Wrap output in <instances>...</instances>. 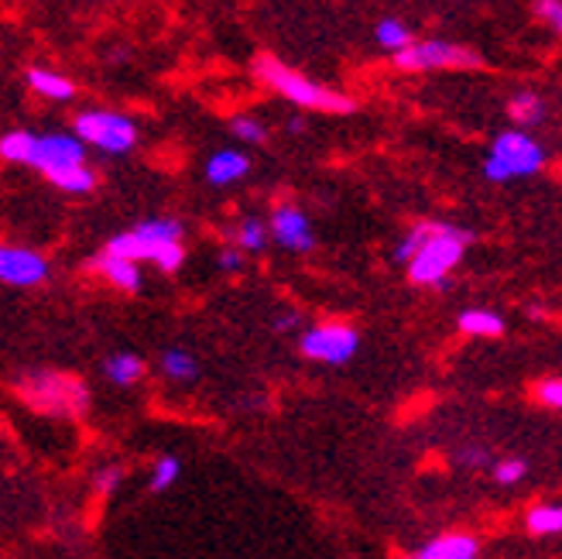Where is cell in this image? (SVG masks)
Segmentation results:
<instances>
[{"label":"cell","mask_w":562,"mask_h":559,"mask_svg":"<svg viewBox=\"0 0 562 559\" xmlns=\"http://www.w3.org/2000/svg\"><path fill=\"white\" fill-rule=\"evenodd\" d=\"M72 134L103 155H127L137 145V124L117 110H82L72 118Z\"/></svg>","instance_id":"6"},{"label":"cell","mask_w":562,"mask_h":559,"mask_svg":"<svg viewBox=\"0 0 562 559\" xmlns=\"http://www.w3.org/2000/svg\"><path fill=\"white\" fill-rule=\"evenodd\" d=\"M402 72H436V69H481L484 59L481 52H473L460 42H446V38H422L408 45L405 52L391 55Z\"/></svg>","instance_id":"7"},{"label":"cell","mask_w":562,"mask_h":559,"mask_svg":"<svg viewBox=\"0 0 562 559\" xmlns=\"http://www.w3.org/2000/svg\"><path fill=\"white\" fill-rule=\"evenodd\" d=\"M268 227H271V241L292 250V255H308L316 247V234L308 227V216L295 203H278L268 216Z\"/></svg>","instance_id":"11"},{"label":"cell","mask_w":562,"mask_h":559,"mask_svg":"<svg viewBox=\"0 0 562 559\" xmlns=\"http://www.w3.org/2000/svg\"><path fill=\"white\" fill-rule=\"evenodd\" d=\"M18 399L45 415H82L90 405V391L79 378L59 371H32L14 381Z\"/></svg>","instance_id":"3"},{"label":"cell","mask_w":562,"mask_h":559,"mask_svg":"<svg viewBox=\"0 0 562 559\" xmlns=\"http://www.w3.org/2000/svg\"><path fill=\"white\" fill-rule=\"evenodd\" d=\"M52 275V265L45 255L32 247H11L4 244L0 247V282L14 286V289H35L45 286Z\"/></svg>","instance_id":"10"},{"label":"cell","mask_w":562,"mask_h":559,"mask_svg":"<svg viewBox=\"0 0 562 559\" xmlns=\"http://www.w3.org/2000/svg\"><path fill=\"white\" fill-rule=\"evenodd\" d=\"M473 244V234L463 227H449V223H432V234L426 241V247L418 250V258L408 265V282L412 286H442L446 275L453 271L467 247Z\"/></svg>","instance_id":"5"},{"label":"cell","mask_w":562,"mask_h":559,"mask_svg":"<svg viewBox=\"0 0 562 559\" xmlns=\"http://www.w3.org/2000/svg\"><path fill=\"white\" fill-rule=\"evenodd\" d=\"M531 11H536V18L546 27H552L555 35H562V0H536V4H531Z\"/></svg>","instance_id":"31"},{"label":"cell","mask_w":562,"mask_h":559,"mask_svg":"<svg viewBox=\"0 0 562 559\" xmlns=\"http://www.w3.org/2000/svg\"><path fill=\"white\" fill-rule=\"evenodd\" d=\"M216 268H220L223 275H240V271H244V250H237V247H223L220 255H216Z\"/></svg>","instance_id":"33"},{"label":"cell","mask_w":562,"mask_h":559,"mask_svg":"<svg viewBox=\"0 0 562 559\" xmlns=\"http://www.w3.org/2000/svg\"><path fill=\"white\" fill-rule=\"evenodd\" d=\"M546 148L531 137L528 131H501L484 158V179L487 182H515V179H528L539 176L546 169Z\"/></svg>","instance_id":"4"},{"label":"cell","mask_w":562,"mask_h":559,"mask_svg":"<svg viewBox=\"0 0 562 559\" xmlns=\"http://www.w3.org/2000/svg\"><path fill=\"white\" fill-rule=\"evenodd\" d=\"M48 182L55 189L69 192V195H87V192L97 189V172L90 169V165H79V169H66L59 176H48Z\"/></svg>","instance_id":"24"},{"label":"cell","mask_w":562,"mask_h":559,"mask_svg":"<svg viewBox=\"0 0 562 559\" xmlns=\"http://www.w3.org/2000/svg\"><path fill=\"white\" fill-rule=\"evenodd\" d=\"M24 82H27V90L38 93L42 100H55V103H66L76 97V82L63 72H55V69H45V66H32V69H24Z\"/></svg>","instance_id":"14"},{"label":"cell","mask_w":562,"mask_h":559,"mask_svg":"<svg viewBox=\"0 0 562 559\" xmlns=\"http://www.w3.org/2000/svg\"><path fill=\"white\" fill-rule=\"evenodd\" d=\"M79 165H87V145H82L72 131L69 134L66 131L38 134V148H35L32 169H38L48 179V176H59L66 169H79Z\"/></svg>","instance_id":"9"},{"label":"cell","mask_w":562,"mask_h":559,"mask_svg":"<svg viewBox=\"0 0 562 559\" xmlns=\"http://www.w3.org/2000/svg\"><path fill=\"white\" fill-rule=\"evenodd\" d=\"M453 463L457 467H463V470H494V454L487 450V446H481V443H470V446H460V450L453 454Z\"/></svg>","instance_id":"28"},{"label":"cell","mask_w":562,"mask_h":559,"mask_svg":"<svg viewBox=\"0 0 562 559\" xmlns=\"http://www.w3.org/2000/svg\"><path fill=\"white\" fill-rule=\"evenodd\" d=\"M395 559H415V556H395Z\"/></svg>","instance_id":"36"},{"label":"cell","mask_w":562,"mask_h":559,"mask_svg":"<svg viewBox=\"0 0 562 559\" xmlns=\"http://www.w3.org/2000/svg\"><path fill=\"white\" fill-rule=\"evenodd\" d=\"M536 399H539L542 405H549V409H559V412H562V378H546V381H539Z\"/></svg>","instance_id":"32"},{"label":"cell","mask_w":562,"mask_h":559,"mask_svg":"<svg viewBox=\"0 0 562 559\" xmlns=\"http://www.w3.org/2000/svg\"><path fill=\"white\" fill-rule=\"evenodd\" d=\"M285 127H289V134H302L305 131V118H289Z\"/></svg>","instance_id":"35"},{"label":"cell","mask_w":562,"mask_h":559,"mask_svg":"<svg viewBox=\"0 0 562 559\" xmlns=\"http://www.w3.org/2000/svg\"><path fill=\"white\" fill-rule=\"evenodd\" d=\"M247 172H250V158L240 148H220L206 158L203 179L216 189H227V186L247 179Z\"/></svg>","instance_id":"12"},{"label":"cell","mask_w":562,"mask_h":559,"mask_svg":"<svg viewBox=\"0 0 562 559\" xmlns=\"http://www.w3.org/2000/svg\"><path fill=\"white\" fill-rule=\"evenodd\" d=\"M127 478V470L121 467V463H106V467H100L97 473H93V491H97V497H110L117 488H121V481Z\"/></svg>","instance_id":"30"},{"label":"cell","mask_w":562,"mask_h":559,"mask_svg":"<svg viewBox=\"0 0 562 559\" xmlns=\"http://www.w3.org/2000/svg\"><path fill=\"white\" fill-rule=\"evenodd\" d=\"M299 347H302V357L340 368L347 360H353V354L360 350V333L347 323H319L302 333Z\"/></svg>","instance_id":"8"},{"label":"cell","mask_w":562,"mask_h":559,"mask_svg":"<svg viewBox=\"0 0 562 559\" xmlns=\"http://www.w3.org/2000/svg\"><path fill=\"white\" fill-rule=\"evenodd\" d=\"M374 42H378L384 52H391V55H398V52H405L408 45H415V38H412V32H408V24L398 21V18H381V21L374 24Z\"/></svg>","instance_id":"23"},{"label":"cell","mask_w":562,"mask_h":559,"mask_svg":"<svg viewBox=\"0 0 562 559\" xmlns=\"http://www.w3.org/2000/svg\"><path fill=\"white\" fill-rule=\"evenodd\" d=\"M508 118L515 121L518 131H528V127H536L546 121V100L539 93H531V90H521L508 100Z\"/></svg>","instance_id":"18"},{"label":"cell","mask_w":562,"mask_h":559,"mask_svg":"<svg viewBox=\"0 0 562 559\" xmlns=\"http://www.w3.org/2000/svg\"><path fill=\"white\" fill-rule=\"evenodd\" d=\"M158 368H161V374H165L168 381H176V384H189V381L200 378V365H195V357H192L189 350H182V347H168V350H161Z\"/></svg>","instance_id":"19"},{"label":"cell","mask_w":562,"mask_h":559,"mask_svg":"<svg viewBox=\"0 0 562 559\" xmlns=\"http://www.w3.org/2000/svg\"><path fill=\"white\" fill-rule=\"evenodd\" d=\"M255 76L268 90H274L278 97H285L289 103H295L302 110H319V114H353L357 110V103L347 93H336V90L323 87V82L308 79L305 72L274 59V55H258Z\"/></svg>","instance_id":"2"},{"label":"cell","mask_w":562,"mask_h":559,"mask_svg":"<svg viewBox=\"0 0 562 559\" xmlns=\"http://www.w3.org/2000/svg\"><path fill=\"white\" fill-rule=\"evenodd\" d=\"M35 148H38V134L35 131H8L4 137H0V158L11 161V165H27L32 169L35 161Z\"/></svg>","instance_id":"17"},{"label":"cell","mask_w":562,"mask_h":559,"mask_svg":"<svg viewBox=\"0 0 562 559\" xmlns=\"http://www.w3.org/2000/svg\"><path fill=\"white\" fill-rule=\"evenodd\" d=\"M494 481L497 484H504V488H512V484H518V481H525V473H528V460L525 457H504V460H497L494 463Z\"/></svg>","instance_id":"29"},{"label":"cell","mask_w":562,"mask_h":559,"mask_svg":"<svg viewBox=\"0 0 562 559\" xmlns=\"http://www.w3.org/2000/svg\"><path fill=\"white\" fill-rule=\"evenodd\" d=\"M106 255L127 258V261H151L158 271L176 275L186 261V247H182V223L176 216H151L140 220L137 227L110 237L106 241Z\"/></svg>","instance_id":"1"},{"label":"cell","mask_w":562,"mask_h":559,"mask_svg":"<svg viewBox=\"0 0 562 559\" xmlns=\"http://www.w3.org/2000/svg\"><path fill=\"white\" fill-rule=\"evenodd\" d=\"M271 241V227L258 216H244L234 227V247L244 250V255H261Z\"/></svg>","instance_id":"21"},{"label":"cell","mask_w":562,"mask_h":559,"mask_svg":"<svg viewBox=\"0 0 562 559\" xmlns=\"http://www.w3.org/2000/svg\"><path fill=\"white\" fill-rule=\"evenodd\" d=\"M103 378L110 384H117V388H131V384H137L140 378H145V360H140L137 354H131V350H117V354H110L103 360Z\"/></svg>","instance_id":"16"},{"label":"cell","mask_w":562,"mask_h":559,"mask_svg":"<svg viewBox=\"0 0 562 559\" xmlns=\"http://www.w3.org/2000/svg\"><path fill=\"white\" fill-rule=\"evenodd\" d=\"M179 473H182V460L179 457H158L155 467H151V478H148V491L151 494L168 491L179 481Z\"/></svg>","instance_id":"25"},{"label":"cell","mask_w":562,"mask_h":559,"mask_svg":"<svg viewBox=\"0 0 562 559\" xmlns=\"http://www.w3.org/2000/svg\"><path fill=\"white\" fill-rule=\"evenodd\" d=\"M525 528L528 536H562V505H552V501H546V505H536L528 515H525Z\"/></svg>","instance_id":"22"},{"label":"cell","mask_w":562,"mask_h":559,"mask_svg":"<svg viewBox=\"0 0 562 559\" xmlns=\"http://www.w3.org/2000/svg\"><path fill=\"white\" fill-rule=\"evenodd\" d=\"M429 234H432V223H415V227L395 244V261H405V265H412L415 258H418V250L426 247V241H429Z\"/></svg>","instance_id":"26"},{"label":"cell","mask_w":562,"mask_h":559,"mask_svg":"<svg viewBox=\"0 0 562 559\" xmlns=\"http://www.w3.org/2000/svg\"><path fill=\"white\" fill-rule=\"evenodd\" d=\"M231 134L244 145H265L268 142V127L258 118H250V114H234L231 118Z\"/></svg>","instance_id":"27"},{"label":"cell","mask_w":562,"mask_h":559,"mask_svg":"<svg viewBox=\"0 0 562 559\" xmlns=\"http://www.w3.org/2000/svg\"><path fill=\"white\" fill-rule=\"evenodd\" d=\"M299 313H281L278 320H274V333H292V329H299Z\"/></svg>","instance_id":"34"},{"label":"cell","mask_w":562,"mask_h":559,"mask_svg":"<svg viewBox=\"0 0 562 559\" xmlns=\"http://www.w3.org/2000/svg\"><path fill=\"white\" fill-rule=\"evenodd\" d=\"M93 271L100 278H106L110 286L121 289V292H137L140 289V265L137 261H127V258H114V255H97L93 258Z\"/></svg>","instance_id":"15"},{"label":"cell","mask_w":562,"mask_h":559,"mask_svg":"<svg viewBox=\"0 0 562 559\" xmlns=\"http://www.w3.org/2000/svg\"><path fill=\"white\" fill-rule=\"evenodd\" d=\"M457 326L467 337H481V340H494L504 333V320L494 310H463L457 316Z\"/></svg>","instance_id":"20"},{"label":"cell","mask_w":562,"mask_h":559,"mask_svg":"<svg viewBox=\"0 0 562 559\" xmlns=\"http://www.w3.org/2000/svg\"><path fill=\"white\" fill-rule=\"evenodd\" d=\"M415 559H481V539L470 533H446L429 539Z\"/></svg>","instance_id":"13"}]
</instances>
